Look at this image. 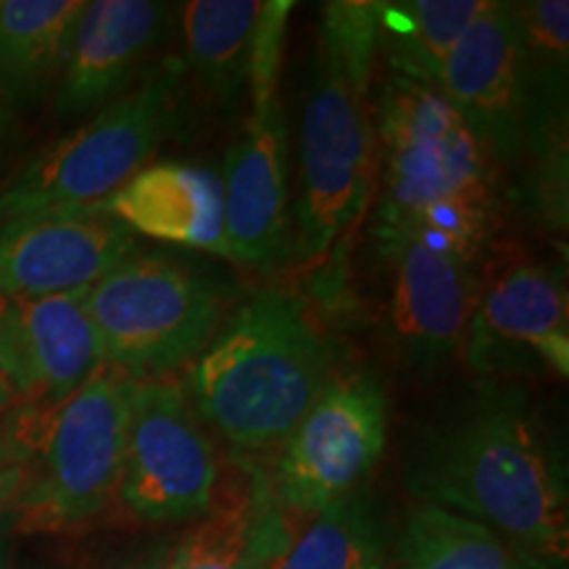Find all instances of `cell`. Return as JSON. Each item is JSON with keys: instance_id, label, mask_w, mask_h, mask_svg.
<instances>
[{"instance_id": "1", "label": "cell", "mask_w": 569, "mask_h": 569, "mask_svg": "<svg viewBox=\"0 0 569 569\" xmlns=\"http://www.w3.org/2000/svg\"><path fill=\"white\" fill-rule=\"evenodd\" d=\"M407 486L422 503L486 525L532 569H567L565 475L517 388L486 382L419 427Z\"/></svg>"}, {"instance_id": "26", "label": "cell", "mask_w": 569, "mask_h": 569, "mask_svg": "<svg viewBox=\"0 0 569 569\" xmlns=\"http://www.w3.org/2000/svg\"><path fill=\"white\" fill-rule=\"evenodd\" d=\"M21 488H24V465L21 461L0 465V536L13 528V511H17Z\"/></svg>"}, {"instance_id": "10", "label": "cell", "mask_w": 569, "mask_h": 569, "mask_svg": "<svg viewBox=\"0 0 569 569\" xmlns=\"http://www.w3.org/2000/svg\"><path fill=\"white\" fill-rule=\"evenodd\" d=\"M388 440V398L369 372L338 375L293 436L282 443L272 472L274 496L284 511L315 517L356 493Z\"/></svg>"}, {"instance_id": "3", "label": "cell", "mask_w": 569, "mask_h": 569, "mask_svg": "<svg viewBox=\"0 0 569 569\" xmlns=\"http://www.w3.org/2000/svg\"><path fill=\"white\" fill-rule=\"evenodd\" d=\"M380 209L375 234L417 238L480 264L498 230V163L459 111L415 77L388 71L375 106Z\"/></svg>"}, {"instance_id": "18", "label": "cell", "mask_w": 569, "mask_h": 569, "mask_svg": "<svg viewBox=\"0 0 569 569\" xmlns=\"http://www.w3.org/2000/svg\"><path fill=\"white\" fill-rule=\"evenodd\" d=\"M101 206L134 238L227 259L224 188L211 169L180 161L148 163Z\"/></svg>"}, {"instance_id": "5", "label": "cell", "mask_w": 569, "mask_h": 569, "mask_svg": "<svg viewBox=\"0 0 569 569\" xmlns=\"http://www.w3.org/2000/svg\"><path fill=\"white\" fill-rule=\"evenodd\" d=\"M188 117V77L167 61L140 88L103 106L74 132L46 148L0 193V222L24 213L96 206L117 193Z\"/></svg>"}, {"instance_id": "25", "label": "cell", "mask_w": 569, "mask_h": 569, "mask_svg": "<svg viewBox=\"0 0 569 569\" xmlns=\"http://www.w3.org/2000/svg\"><path fill=\"white\" fill-rule=\"evenodd\" d=\"M27 448H30L27 417L0 415V465H11V461L24 465Z\"/></svg>"}, {"instance_id": "29", "label": "cell", "mask_w": 569, "mask_h": 569, "mask_svg": "<svg viewBox=\"0 0 569 569\" xmlns=\"http://www.w3.org/2000/svg\"><path fill=\"white\" fill-rule=\"evenodd\" d=\"M6 119H9V109H6L3 98H0V130H3V127H6Z\"/></svg>"}, {"instance_id": "8", "label": "cell", "mask_w": 569, "mask_h": 569, "mask_svg": "<svg viewBox=\"0 0 569 569\" xmlns=\"http://www.w3.org/2000/svg\"><path fill=\"white\" fill-rule=\"evenodd\" d=\"M293 3H264L248 69V117L224 161L227 259L274 272L288 261L293 232L288 219V156L280 109L284 27Z\"/></svg>"}, {"instance_id": "17", "label": "cell", "mask_w": 569, "mask_h": 569, "mask_svg": "<svg viewBox=\"0 0 569 569\" xmlns=\"http://www.w3.org/2000/svg\"><path fill=\"white\" fill-rule=\"evenodd\" d=\"M172 24L167 3L92 0L77 19L67 61L56 84V113L63 119L103 109L138 80L163 46Z\"/></svg>"}, {"instance_id": "9", "label": "cell", "mask_w": 569, "mask_h": 569, "mask_svg": "<svg viewBox=\"0 0 569 569\" xmlns=\"http://www.w3.org/2000/svg\"><path fill=\"white\" fill-rule=\"evenodd\" d=\"M219 459L177 380L134 382L119 498L132 517L182 525L209 515Z\"/></svg>"}, {"instance_id": "20", "label": "cell", "mask_w": 569, "mask_h": 569, "mask_svg": "<svg viewBox=\"0 0 569 569\" xmlns=\"http://www.w3.org/2000/svg\"><path fill=\"white\" fill-rule=\"evenodd\" d=\"M84 0H0V98L32 106L56 90Z\"/></svg>"}, {"instance_id": "15", "label": "cell", "mask_w": 569, "mask_h": 569, "mask_svg": "<svg viewBox=\"0 0 569 569\" xmlns=\"http://www.w3.org/2000/svg\"><path fill=\"white\" fill-rule=\"evenodd\" d=\"M88 290L42 298L0 296V375L13 403L59 409L103 369Z\"/></svg>"}, {"instance_id": "4", "label": "cell", "mask_w": 569, "mask_h": 569, "mask_svg": "<svg viewBox=\"0 0 569 569\" xmlns=\"http://www.w3.org/2000/svg\"><path fill=\"white\" fill-rule=\"evenodd\" d=\"M338 346L301 296L264 290L190 365L182 388L201 422L238 451L282 448L336 380Z\"/></svg>"}, {"instance_id": "21", "label": "cell", "mask_w": 569, "mask_h": 569, "mask_svg": "<svg viewBox=\"0 0 569 569\" xmlns=\"http://www.w3.org/2000/svg\"><path fill=\"white\" fill-rule=\"evenodd\" d=\"M261 13V0H193L182 6V71L222 106L238 103L248 88Z\"/></svg>"}, {"instance_id": "11", "label": "cell", "mask_w": 569, "mask_h": 569, "mask_svg": "<svg viewBox=\"0 0 569 569\" xmlns=\"http://www.w3.org/2000/svg\"><path fill=\"white\" fill-rule=\"evenodd\" d=\"M138 251V238L101 203L3 219L0 296L42 298L90 290Z\"/></svg>"}, {"instance_id": "23", "label": "cell", "mask_w": 569, "mask_h": 569, "mask_svg": "<svg viewBox=\"0 0 569 569\" xmlns=\"http://www.w3.org/2000/svg\"><path fill=\"white\" fill-rule=\"evenodd\" d=\"M396 569H532L493 530L436 503L407 515Z\"/></svg>"}, {"instance_id": "24", "label": "cell", "mask_w": 569, "mask_h": 569, "mask_svg": "<svg viewBox=\"0 0 569 569\" xmlns=\"http://www.w3.org/2000/svg\"><path fill=\"white\" fill-rule=\"evenodd\" d=\"M274 569H388L386 538L361 490L311 517Z\"/></svg>"}, {"instance_id": "27", "label": "cell", "mask_w": 569, "mask_h": 569, "mask_svg": "<svg viewBox=\"0 0 569 569\" xmlns=\"http://www.w3.org/2000/svg\"><path fill=\"white\" fill-rule=\"evenodd\" d=\"M13 407V396L9 386H6L3 375H0V415H9V409Z\"/></svg>"}, {"instance_id": "28", "label": "cell", "mask_w": 569, "mask_h": 569, "mask_svg": "<svg viewBox=\"0 0 569 569\" xmlns=\"http://www.w3.org/2000/svg\"><path fill=\"white\" fill-rule=\"evenodd\" d=\"M0 569H11L9 567V551H6V540L0 536Z\"/></svg>"}, {"instance_id": "6", "label": "cell", "mask_w": 569, "mask_h": 569, "mask_svg": "<svg viewBox=\"0 0 569 569\" xmlns=\"http://www.w3.org/2000/svg\"><path fill=\"white\" fill-rule=\"evenodd\" d=\"M132 390L134 380L103 367L51 415L30 419L13 530L61 532L109 509L122 482Z\"/></svg>"}, {"instance_id": "2", "label": "cell", "mask_w": 569, "mask_h": 569, "mask_svg": "<svg viewBox=\"0 0 569 569\" xmlns=\"http://www.w3.org/2000/svg\"><path fill=\"white\" fill-rule=\"evenodd\" d=\"M375 59V3L322 6L301 113L293 251L301 267L319 269L327 296L343 290L348 246L372 201L377 140L369 84Z\"/></svg>"}, {"instance_id": "12", "label": "cell", "mask_w": 569, "mask_h": 569, "mask_svg": "<svg viewBox=\"0 0 569 569\" xmlns=\"http://www.w3.org/2000/svg\"><path fill=\"white\" fill-rule=\"evenodd\" d=\"M436 90L486 142L496 163L519 172L528 109V51L517 3L486 0L448 56Z\"/></svg>"}, {"instance_id": "14", "label": "cell", "mask_w": 569, "mask_h": 569, "mask_svg": "<svg viewBox=\"0 0 569 569\" xmlns=\"http://www.w3.org/2000/svg\"><path fill=\"white\" fill-rule=\"evenodd\" d=\"M377 243L388 267V330L403 359L438 367L465 353L482 293L480 264L407 234Z\"/></svg>"}, {"instance_id": "7", "label": "cell", "mask_w": 569, "mask_h": 569, "mask_svg": "<svg viewBox=\"0 0 569 569\" xmlns=\"http://www.w3.org/2000/svg\"><path fill=\"white\" fill-rule=\"evenodd\" d=\"M103 367L134 382L190 367L222 327L224 290L169 253L138 251L88 290Z\"/></svg>"}, {"instance_id": "16", "label": "cell", "mask_w": 569, "mask_h": 569, "mask_svg": "<svg viewBox=\"0 0 569 569\" xmlns=\"http://www.w3.org/2000/svg\"><path fill=\"white\" fill-rule=\"evenodd\" d=\"M528 51V109L519 172L528 174V193L551 230H565L569 209L567 174V63L569 3L532 0L517 3Z\"/></svg>"}, {"instance_id": "19", "label": "cell", "mask_w": 569, "mask_h": 569, "mask_svg": "<svg viewBox=\"0 0 569 569\" xmlns=\"http://www.w3.org/2000/svg\"><path fill=\"white\" fill-rule=\"evenodd\" d=\"M288 543L272 475L253 472L230 498H213L209 515L177 546L167 569H274Z\"/></svg>"}, {"instance_id": "22", "label": "cell", "mask_w": 569, "mask_h": 569, "mask_svg": "<svg viewBox=\"0 0 569 569\" xmlns=\"http://www.w3.org/2000/svg\"><path fill=\"white\" fill-rule=\"evenodd\" d=\"M486 0H401L375 3L377 53L390 69L436 88L448 56L465 38Z\"/></svg>"}, {"instance_id": "13", "label": "cell", "mask_w": 569, "mask_h": 569, "mask_svg": "<svg viewBox=\"0 0 569 569\" xmlns=\"http://www.w3.org/2000/svg\"><path fill=\"white\" fill-rule=\"evenodd\" d=\"M482 377L569 375L567 288L536 261H511L482 284L465 346Z\"/></svg>"}]
</instances>
